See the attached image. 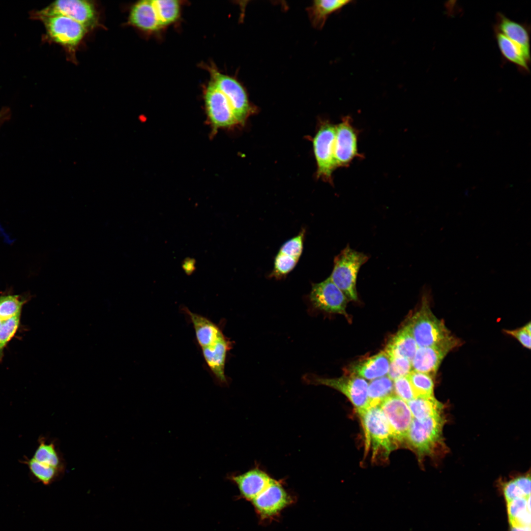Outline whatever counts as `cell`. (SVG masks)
Wrapping results in <instances>:
<instances>
[{
    "instance_id": "6da1fadb",
    "label": "cell",
    "mask_w": 531,
    "mask_h": 531,
    "mask_svg": "<svg viewBox=\"0 0 531 531\" xmlns=\"http://www.w3.org/2000/svg\"><path fill=\"white\" fill-rule=\"evenodd\" d=\"M446 421L444 412L421 420L413 418L405 442L416 453L420 462L426 457L445 453L447 448L442 431Z\"/></svg>"
},
{
    "instance_id": "7a4b0ae2",
    "label": "cell",
    "mask_w": 531,
    "mask_h": 531,
    "mask_svg": "<svg viewBox=\"0 0 531 531\" xmlns=\"http://www.w3.org/2000/svg\"><path fill=\"white\" fill-rule=\"evenodd\" d=\"M357 413L364 431L366 450H371L373 460L388 457L398 444L379 406L368 407Z\"/></svg>"
},
{
    "instance_id": "3957f363",
    "label": "cell",
    "mask_w": 531,
    "mask_h": 531,
    "mask_svg": "<svg viewBox=\"0 0 531 531\" xmlns=\"http://www.w3.org/2000/svg\"><path fill=\"white\" fill-rule=\"evenodd\" d=\"M406 325L418 347L438 346L455 338L443 322L434 315L425 296L422 298L420 307Z\"/></svg>"
},
{
    "instance_id": "277c9868",
    "label": "cell",
    "mask_w": 531,
    "mask_h": 531,
    "mask_svg": "<svg viewBox=\"0 0 531 531\" xmlns=\"http://www.w3.org/2000/svg\"><path fill=\"white\" fill-rule=\"evenodd\" d=\"M32 456L26 458L24 463L28 466L32 477L37 482L49 485L63 476L65 466L54 441H47L40 437Z\"/></svg>"
},
{
    "instance_id": "5b68a950",
    "label": "cell",
    "mask_w": 531,
    "mask_h": 531,
    "mask_svg": "<svg viewBox=\"0 0 531 531\" xmlns=\"http://www.w3.org/2000/svg\"><path fill=\"white\" fill-rule=\"evenodd\" d=\"M368 257L352 249L348 245L334 258V266L329 276L331 281L349 300L358 299L356 289L357 276Z\"/></svg>"
},
{
    "instance_id": "8992f818",
    "label": "cell",
    "mask_w": 531,
    "mask_h": 531,
    "mask_svg": "<svg viewBox=\"0 0 531 531\" xmlns=\"http://www.w3.org/2000/svg\"><path fill=\"white\" fill-rule=\"evenodd\" d=\"M303 379L308 384L324 385L340 391L349 399L357 413L368 406V383L362 378L345 375L340 378L330 379L307 374Z\"/></svg>"
},
{
    "instance_id": "52a82bcc",
    "label": "cell",
    "mask_w": 531,
    "mask_h": 531,
    "mask_svg": "<svg viewBox=\"0 0 531 531\" xmlns=\"http://www.w3.org/2000/svg\"><path fill=\"white\" fill-rule=\"evenodd\" d=\"M212 81L225 95L237 123H243L251 111L246 92L235 78L222 74L213 66L208 67Z\"/></svg>"
},
{
    "instance_id": "ba28073f",
    "label": "cell",
    "mask_w": 531,
    "mask_h": 531,
    "mask_svg": "<svg viewBox=\"0 0 531 531\" xmlns=\"http://www.w3.org/2000/svg\"><path fill=\"white\" fill-rule=\"evenodd\" d=\"M336 126L328 122L323 123L313 140L317 164V176L331 182L332 174L336 168L334 158Z\"/></svg>"
},
{
    "instance_id": "9c48e42d",
    "label": "cell",
    "mask_w": 531,
    "mask_h": 531,
    "mask_svg": "<svg viewBox=\"0 0 531 531\" xmlns=\"http://www.w3.org/2000/svg\"><path fill=\"white\" fill-rule=\"evenodd\" d=\"M64 16L80 23L87 29L97 24V14L93 4L86 0H59L36 12L34 16L42 17Z\"/></svg>"
},
{
    "instance_id": "30bf717a",
    "label": "cell",
    "mask_w": 531,
    "mask_h": 531,
    "mask_svg": "<svg viewBox=\"0 0 531 531\" xmlns=\"http://www.w3.org/2000/svg\"><path fill=\"white\" fill-rule=\"evenodd\" d=\"M397 444L405 442L413 417L407 403L395 394L385 398L379 405Z\"/></svg>"
},
{
    "instance_id": "8fae6325",
    "label": "cell",
    "mask_w": 531,
    "mask_h": 531,
    "mask_svg": "<svg viewBox=\"0 0 531 531\" xmlns=\"http://www.w3.org/2000/svg\"><path fill=\"white\" fill-rule=\"evenodd\" d=\"M48 36L54 42L68 48L76 46L87 29L77 21L64 16L42 17Z\"/></svg>"
},
{
    "instance_id": "7c38bea8",
    "label": "cell",
    "mask_w": 531,
    "mask_h": 531,
    "mask_svg": "<svg viewBox=\"0 0 531 531\" xmlns=\"http://www.w3.org/2000/svg\"><path fill=\"white\" fill-rule=\"evenodd\" d=\"M309 299L313 307L318 310L348 317L346 308L349 300L329 277L312 285Z\"/></svg>"
},
{
    "instance_id": "4fadbf2b",
    "label": "cell",
    "mask_w": 531,
    "mask_h": 531,
    "mask_svg": "<svg viewBox=\"0 0 531 531\" xmlns=\"http://www.w3.org/2000/svg\"><path fill=\"white\" fill-rule=\"evenodd\" d=\"M204 99L206 114L214 129L237 123L227 98L211 80L205 90Z\"/></svg>"
},
{
    "instance_id": "5bb4252c",
    "label": "cell",
    "mask_w": 531,
    "mask_h": 531,
    "mask_svg": "<svg viewBox=\"0 0 531 531\" xmlns=\"http://www.w3.org/2000/svg\"><path fill=\"white\" fill-rule=\"evenodd\" d=\"M292 501L282 484L273 479L268 486L251 502L260 518L266 520L277 515Z\"/></svg>"
},
{
    "instance_id": "9a60e30c",
    "label": "cell",
    "mask_w": 531,
    "mask_h": 531,
    "mask_svg": "<svg viewBox=\"0 0 531 531\" xmlns=\"http://www.w3.org/2000/svg\"><path fill=\"white\" fill-rule=\"evenodd\" d=\"M336 126L334 158L336 168L347 167L360 154L357 149V130L353 126L350 117L342 118Z\"/></svg>"
},
{
    "instance_id": "2e32d148",
    "label": "cell",
    "mask_w": 531,
    "mask_h": 531,
    "mask_svg": "<svg viewBox=\"0 0 531 531\" xmlns=\"http://www.w3.org/2000/svg\"><path fill=\"white\" fill-rule=\"evenodd\" d=\"M458 343L454 338L438 346L418 347L411 361L412 370L434 377L444 357Z\"/></svg>"
},
{
    "instance_id": "e0dca14e",
    "label": "cell",
    "mask_w": 531,
    "mask_h": 531,
    "mask_svg": "<svg viewBox=\"0 0 531 531\" xmlns=\"http://www.w3.org/2000/svg\"><path fill=\"white\" fill-rule=\"evenodd\" d=\"M232 347V342L224 336L214 344L201 349L206 364L220 385L228 384L225 367L228 353Z\"/></svg>"
},
{
    "instance_id": "ac0fdd59",
    "label": "cell",
    "mask_w": 531,
    "mask_h": 531,
    "mask_svg": "<svg viewBox=\"0 0 531 531\" xmlns=\"http://www.w3.org/2000/svg\"><path fill=\"white\" fill-rule=\"evenodd\" d=\"M228 478L236 485L240 495L251 502L273 480L266 472L256 468L242 474L229 475Z\"/></svg>"
},
{
    "instance_id": "d6986e66",
    "label": "cell",
    "mask_w": 531,
    "mask_h": 531,
    "mask_svg": "<svg viewBox=\"0 0 531 531\" xmlns=\"http://www.w3.org/2000/svg\"><path fill=\"white\" fill-rule=\"evenodd\" d=\"M390 358L384 351L368 358L355 362L345 370V375L373 380L387 374Z\"/></svg>"
},
{
    "instance_id": "ffe728a7",
    "label": "cell",
    "mask_w": 531,
    "mask_h": 531,
    "mask_svg": "<svg viewBox=\"0 0 531 531\" xmlns=\"http://www.w3.org/2000/svg\"><path fill=\"white\" fill-rule=\"evenodd\" d=\"M495 30L518 45L531 57L530 30L526 24L515 21L499 13L497 15Z\"/></svg>"
},
{
    "instance_id": "44dd1931",
    "label": "cell",
    "mask_w": 531,
    "mask_h": 531,
    "mask_svg": "<svg viewBox=\"0 0 531 531\" xmlns=\"http://www.w3.org/2000/svg\"><path fill=\"white\" fill-rule=\"evenodd\" d=\"M184 311L193 324L196 340L201 349L214 344L225 336L220 327L208 318L186 308Z\"/></svg>"
},
{
    "instance_id": "7402d4cb",
    "label": "cell",
    "mask_w": 531,
    "mask_h": 531,
    "mask_svg": "<svg viewBox=\"0 0 531 531\" xmlns=\"http://www.w3.org/2000/svg\"><path fill=\"white\" fill-rule=\"evenodd\" d=\"M129 23L143 30L154 31L163 28L160 23L152 0L138 1L132 7Z\"/></svg>"
},
{
    "instance_id": "603a6c76",
    "label": "cell",
    "mask_w": 531,
    "mask_h": 531,
    "mask_svg": "<svg viewBox=\"0 0 531 531\" xmlns=\"http://www.w3.org/2000/svg\"><path fill=\"white\" fill-rule=\"evenodd\" d=\"M417 348V344L406 324L389 340L384 351L389 358L403 357L412 361Z\"/></svg>"
},
{
    "instance_id": "cb8c5ba5",
    "label": "cell",
    "mask_w": 531,
    "mask_h": 531,
    "mask_svg": "<svg viewBox=\"0 0 531 531\" xmlns=\"http://www.w3.org/2000/svg\"><path fill=\"white\" fill-rule=\"evenodd\" d=\"M497 43L504 59L516 65L520 70L529 72L531 57L517 44L501 32L495 30Z\"/></svg>"
},
{
    "instance_id": "d4e9b609",
    "label": "cell",
    "mask_w": 531,
    "mask_h": 531,
    "mask_svg": "<svg viewBox=\"0 0 531 531\" xmlns=\"http://www.w3.org/2000/svg\"><path fill=\"white\" fill-rule=\"evenodd\" d=\"M348 0H317L308 8V13L312 24L316 28L323 27L327 16L351 2Z\"/></svg>"
},
{
    "instance_id": "484cf974",
    "label": "cell",
    "mask_w": 531,
    "mask_h": 531,
    "mask_svg": "<svg viewBox=\"0 0 531 531\" xmlns=\"http://www.w3.org/2000/svg\"><path fill=\"white\" fill-rule=\"evenodd\" d=\"M506 503L511 527H531V497L517 499Z\"/></svg>"
},
{
    "instance_id": "4316f807",
    "label": "cell",
    "mask_w": 531,
    "mask_h": 531,
    "mask_svg": "<svg viewBox=\"0 0 531 531\" xmlns=\"http://www.w3.org/2000/svg\"><path fill=\"white\" fill-rule=\"evenodd\" d=\"M413 418L421 420L443 412L444 405L434 396H417L407 402Z\"/></svg>"
},
{
    "instance_id": "83f0119b",
    "label": "cell",
    "mask_w": 531,
    "mask_h": 531,
    "mask_svg": "<svg viewBox=\"0 0 531 531\" xmlns=\"http://www.w3.org/2000/svg\"><path fill=\"white\" fill-rule=\"evenodd\" d=\"M502 488L506 502L517 499L531 497L530 473L517 476L503 482Z\"/></svg>"
},
{
    "instance_id": "f1b7e54d",
    "label": "cell",
    "mask_w": 531,
    "mask_h": 531,
    "mask_svg": "<svg viewBox=\"0 0 531 531\" xmlns=\"http://www.w3.org/2000/svg\"><path fill=\"white\" fill-rule=\"evenodd\" d=\"M393 392V381L387 376L372 380L368 386V407L379 406Z\"/></svg>"
},
{
    "instance_id": "f546056e",
    "label": "cell",
    "mask_w": 531,
    "mask_h": 531,
    "mask_svg": "<svg viewBox=\"0 0 531 531\" xmlns=\"http://www.w3.org/2000/svg\"><path fill=\"white\" fill-rule=\"evenodd\" d=\"M153 4L162 27L175 22L180 13L179 1L176 0H152Z\"/></svg>"
},
{
    "instance_id": "4dcf8cb0",
    "label": "cell",
    "mask_w": 531,
    "mask_h": 531,
    "mask_svg": "<svg viewBox=\"0 0 531 531\" xmlns=\"http://www.w3.org/2000/svg\"><path fill=\"white\" fill-rule=\"evenodd\" d=\"M415 397L417 396H433L434 382L431 376L412 370L407 376Z\"/></svg>"
},
{
    "instance_id": "1f68e13d",
    "label": "cell",
    "mask_w": 531,
    "mask_h": 531,
    "mask_svg": "<svg viewBox=\"0 0 531 531\" xmlns=\"http://www.w3.org/2000/svg\"><path fill=\"white\" fill-rule=\"evenodd\" d=\"M25 302V298L19 295L7 294L0 296V319L5 321L20 313Z\"/></svg>"
},
{
    "instance_id": "d6a6232c",
    "label": "cell",
    "mask_w": 531,
    "mask_h": 531,
    "mask_svg": "<svg viewBox=\"0 0 531 531\" xmlns=\"http://www.w3.org/2000/svg\"><path fill=\"white\" fill-rule=\"evenodd\" d=\"M298 260L279 252L276 256L271 276L280 278L286 275L295 267Z\"/></svg>"
},
{
    "instance_id": "836d02e7",
    "label": "cell",
    "mask_w": 531,
    "mask_h": 531,
    "mask_svg": "<svg viewBox=\"0 0 531 531\" xmlns=\"http://www.w3.org/2000/svg\"><path fill=\"white\" fill-rule=\"evenodd\" d=\"M390 365L387 376L392 381L407 376L412 370L411 361L406 358H390Z\"/></svg>"
},
{
    "instance_id": "e575fe53",
    "label": "cell",
    "mask_w": 531,
    "mask_h": 531,
    "mask_svg": "<svg viewBox=\"0 0 531 531\" xmlns=\"http://www.w3.org/2000/svg\"><path fill=\"white\" fill-rule=\"evenodd\" d=\"M304 233L302 230L296 236L285 242L281 247L279 252L298 260L303 250Z\"/></svg>"
},
{
    "instance_id": "d590c367",
    "label": "cell",
    "mask_w": 531,
    "mask_h": 531,
    "mask_svg": "<svg viewBox=\"0 0 531 531\" xmlns=\"http://www.w3.org/2000/svg\"><path fill=\"white\" fill-rule=\"evenodd\" d=\"M20 320V313L3 322L0 328V345L2 349L15 335Z\"/></svg>"
},
{
    "instance_id": "8d00e7d4",
    "label": "cell",
    "mask_w": 531,
    "mask_h": 531,
    "mask_svg": "<svg viewBox=\"0 0 531 531\" xmlns=\"http://www.w3.org/2000/svg\"><path fill=\"white\" fill-rule=\"evenodd\" d=\"M393 381L395 395L408 402L415 397L411 384L407 376L400 377Z\"/></svg>"
},
{
    "instance_id": "74e56055",
    "label": "cell",
    "mask_w": 531,
    "mask_h": 531,
    "mask_svg": "<svg viewBox=\"0 0 531 531\" xmlns=\"http://www.w3.org/2000/svg\"><path fill=\"white\" fill-rule=\"evenodd\" d=\"M506 332L517 339L523 346L531 349V333L528 332L524 326L515 330H506Z\"/></svg>"
},
{
    "instance_id": "f35d334b",
    "label": "cell",
    "mask_w": 531,
    "mask_h": 531,
    "mask_svg": "<svg viewBox=\"0 0 531 531\" xmlns=\"http://www.w3.org/2000/svg\"><path fill=\"white\" fill-rule=\"evenodd\" d=\"M182 267L188 274H191L195 270V261L192 259H185L182 264Z\"/></svg>"
},
{
    "instance_id": "ab89813d",
    "label": "cell",
    "mask_w": 531,
    "mask_h": 531,
    "mask_svg": "<svg viewBox=\"0 0 531 531\" xmlns=\"http://www.w3.org/2000/svg\"><path fill=\"white\" fill-rule=\"evenodd\" d=\"M11 117V112L7 107H3L0 111V126Z\"/></svg>"
},
{
    "instance_id": "60d3db41",
    "label": "cell",
    "mask_w": 531,
    "mask_h": 531,
    "mask_svg": "<svg viewBox=\"0 0 531 531\" xmlns=\"http://www.w3.org/2000/svg\"><path fill=\"white\" fill-rule=\"evenodd\" d=\"M510 531H531V527H511Z\"/></svg>"
},
{
    "instance_id": "b9f144b4",
    "label": "cell",
    "mask_w": 531,
    "mask_h": 531,
    "mask_svg": "<svg viewBox=\"0 0 531 531\" xmlns=\"http://www.w3.org/2000/svg\"><path fill=\"white\" fill-rule=\"evenodd\" d=\"M3 321H2V320H1V319H0V328L1 326V325H2V323H3Z\"/></svg>"
},
{
    "instance_id": "7bdbcfd3",
    "label": "cell",
    "mask_w": 531,
    "mask_h": 531,
    "mask_svg": "<svg viewBox=\"0 0 531 531\" xmlns=\"http://www.w3.org/2000/svg\"><path fill=\"white\" fill-rule=\"evenodd\" d=\"M2 349V348L1 347V346H0V351H1V350Z\"/></svg>"
}]
</instances>
